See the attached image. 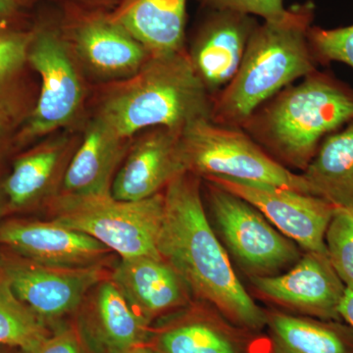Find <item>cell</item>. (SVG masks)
Segmentation results:
<instances>
[{
	"mask_svg": "<svg viewBox=\"0 0 353 353\" xmlns=\"http://www.w3.org/2000/svg\"><path fill=\"white\" fill-rule=\"evenodd\" d=\"M73 322L94 353H123L143 347L152 327L137 314L110 277L90 290Z\"/></svg>",
	"mask_w": 353,
	"mask_h": 353,
	"instance_id": "cell-19",
	"label": "cell"
},
{
	"mask_svg": "<svg viewBox=\"0 0 353 353\" xmlns=\"http://www.w3.org/2000/svg\"><path fill=\"white\" fill-rule=\"evenodd\" d=\"M325 243L334 271L347 290H353V211L336 208Z\"/></svg>",
	"mask_w": 353,
	"mask_h": 353,
	"instance_id": "cell-25",
	"label": "cell"
},
{
	"mask_svg": "<svg viewBox=\"0 0 353 353\" xmlns=\"http://www.w3.org/2000/svg\"><path fill=\"white\" fill-rule=\"evenodd\" d=\"M132 139L121 136L108 121L95 113L81 134L61 194H111L114 179L126 157Z\"/></svg>",
	"mask_w": 353,
	"mask_h": 353,
	"instance_id": "cell-20",
	"label": "cell"
},
{
	"mask_svg": "<svg viewBox=\"0 0 353 353\" xmlns=\"http://www.w3.org/2000/svg\"><path fill=\"white\" fill-rule=\"evenodd\" d=\"M32 353H94L75 323L59 326Z\"/></svg>",
	"mask_w": 353,
	"mask_h": 353,
	"instance_id": "cell-29",
	"label": "cell"
},
{
	"mask_svg": "<svg viewBox=\"0 0 353 353\" xmlns=\"http://www.w3.org/2000/svg\"><path fill=\"white\" fill-rule=\"evenodd\" d=\"M314 13V4L306 2L288 8L281 19L256 26L236 76L212 99L211 122L241 129L276 94L316 72L308 39Z\"/></svg>",
	"mask_w": 353,
	"mask_h": 353,
	"instance_id": "cell-2",
	"label": "cell"
},
{
	"mask_svg": "<svg viewBox=\"0 0 353 353\" xmlns=\"http://www.w3.org/2000/svg\"><path fill=\"white\" fill-rule=\"evenodd\" d=\"M48 219L87 234L118 257L160 256L158 236L164 216V194L138 201L112 194H61L48 208Z\"/></svg>",
	"mask_w": 353,
	"mask_h": 353,
	"instance_id": "cell-5",
	"label": "cell"
},
{
	"mask_svg": "<svg viewBox=\"0 0 353 353\" xmlns=\"http://www.w3.org/2000/svg\"><path fill=\"white\" fill-rule=\"evenodd\" d=\"M182 132L154 127L136 134L114 179L112 196L127 201L150 199L163 192L172 181L188 172Z\"/></svg>",
	"mask_w": 353,
	"mask_h": 353,
	"instance_id": "cell-15",
	"label": "cell"
},
{
	"mask_svg": "<svg viewBox=\"0 0 353 353\" xmlns=\"http://www.w3.org/2000/svg\"><path fill=\"white\" fill-rule=\"evenodd\" d=\"M0 246L38 263L67 268L112 265L117 259L99 241L51 219L2 221Z\"/></svg>",
	"mask_w": 353,
	"mask_h": 353,
	"instance_id": "cell-14",
	"label": "cell"
},
{
	"mask_svg": "<svg viewBox=\"0 0 353 353\" xmlns=\"http://www.w3.org/2000/svg\"><path fill=\"white\" fill-rule=\"evenodd\" d=\"M50 334V327L18 299L0 274V345L32 353Z\"/></svg>",
	"mask_w": 353,
	"mask_h": 353,
	"instance_id": "cell-24",
	"label": "cell"
},
{
	"mask_svg": "<svg viewBox=\"0 0 353 353\" xmlns=\"http://www.w3.org/2000/svg\"><path fill=\"white\" fill-rule=\"evenodd\" d=\"M204 183V206L211 226L246 277L278 275L301 259V248L278 231L259 209L214 183Z\"/></svg>",
	"mask_w": 353,
	"mask_h": 353,
	"instance_id": "cell-8",
	"label": "cell"
},
{
	"mask_svg": "<svg viewBox=\"0 0 353 353\" xmlns=\"http://www.w3.org/2000/svg\"><path fill=\"white\" fill-rule=\"evenodd\" d=\"M28 64L41 77V90L36 106L16 136L19 145L72 126L82 112L85 97L83 71L62 26L43 23L32 29Z\"/></svg>",
	"mask_w": 353,
	"mask_h": 353,
	"instance_id": "cell-6",
	"label": "cell"
},
{
	"mask_svg": "<svg viewBox=\"0 0 353 353\" xmlns=\"http://www.w3.org/2000/svg\"><path fill=\"white\" fill-rule=\"evenodd\" d=\"M210 10H230L259 16L264 21L279 20L284 17L288 8L284 0H202Z\"/></svg>",
	"mask_w": 353,
	"mask_h": 353,
	"instance_id": "cell-28",
	"label": "cell"
},
{
	"mask_svg": "<svg viewBox=\"0 0 353 353\" xmlns=\"http://www.w3.org/2000/svg\"><path fill=\"white\" fill-rule=\"evenodd\" d=\"M257 25L248 14L210 10L199 26L187 51L211 99L236 76Z\"/></svg>",
	"mask_w": 353,
	"mask_h": 353,
	"instance_id": "cell-17",
	"label": "cell"
},
{
	"mask_svg": "<svg viewBox=\"0 0 353 353\" xmlns=\"http://www.w3.org/2000/svg\"><path fill=\"white\" fill-rule=\"evenodd\" d=\"M339 312L341 320L353 328V290H345Z\"/></svg>",
	"mask_w": 353,
	"mask_h": 353,
	"instance_id": "cell-32",
	"label": "cell"
},
{
	"mask_svg": "<svg viewBox=\"0 0 353 353\" xmlns=\"http://www.w3.org/2000/svg\"><path fill=\"white\" fill-rule=\"evenodd\" d=\"M182 148L188 172L201 180L226 176L312 194L301 174L279 163L241 129L196 120L183 128Z\"/></svg>",
	"mask_w": 353,
	"mask_h": 353,
	"instance_id": "cell-7",
	"label": "cell"
},
{
	"mask_svg": "<svg viewBox=\"0 0 353 353\" xmlns=\"http://www.w3.org/2000/svg\"><path fill=\"white\" fill-rule=\"evenodd\" d=\"M83 73L114 83L131 78L152 54L138 39L102 11H81L62 26Z\"/></svg>",
	"mask_w": 353,
	"mask_h": 353,
	"instance_id": "cell-11",
	"label": "cell"
},
{
	"mask_svg": "<svg viewBox=\"0 0 353 353\" xmlns=\"http://www.w3.org/2000/svg\"><path fill=\"white\" fill-rule=\"evenodd\" d=\"M352 121V90L316 71L267 101L241 129L285 168L303 172L324 137Z\"/></svg>",
	"mask_w": 353,
	"mask_h": 353,
	"instance_id": "cell-3",
	"label": "cell"
},
{
	"mask_svg": "<svg viewBox=\"0 0 353 353\" xmlns=\"http://www.w3.org/2000/svg\"><path fill=\"white\" fill-rule=\"evenodd\" d=\"M248 281L260 299L279 309L327 321H343L339 309L347 288L328 255L303 252L289 270Z\"/></svg>",
	"mask_w": 353,
	"mask_h": 353,
	"instance_id": "cell-13",
	"label": "cell"
},
{
	"mask_svg": "<svg viewBox=\"0 0 353 353\" xmlns=\"http://www.w3.org/2000/svg\"><path fill=\"white\" fill-rule=\"evenodd\" d=\"M2 183H3V180H1V178H0V223L2 222L4 216L8 213L6 194H4L3 185H2Z\"/></svg>",
	"mask_w": 353,
	"mask_h": 353,
	"instance_id": "cell-33",
	"label": "cell"
},
{
	"mask_svg": "<svg viewBox=\"0 0 353 353\" xmlns=\"http://www.w3.org/2000/svg\"><path fill=\"white\" fill-rule=\"evenodd\" d=\"M145 345L152 353L272 352L267 333L239 326L199 299L152 325Z\"/></svg>",
	"mask_w": 353,
	"mask_h": 353,
	"instance_id": "cell-10",
	"label": "cell"
},
{
	"mask_svg": "<svg viewBox=\"0 0 353 353\" xmlns=\"http://www.w3.org/2000/svg\"><path fill=\"white\" fill-rule=\"evenodd\" d=\"M19 7L17 0H0V29L6 28L18 12Z\"/></svg>",
	"mask_w": 353,
	"mask_h": 353,
	"instance_id": "cell-31",
	"label": "cell"
},
{
	"mask_svg": "<svg viewBox=\"0 0 353 353\" xmlns=\"http://www.w3.org/2000/svg\"><path fill=\"white\" fill-rule=\"evenodd\" d=\"M212 99L187 50L152 57L131 78L111 83L97 112L121 136L132 139L154 127L183 130L210 119Z\"/></svg>",
	"mask_w": 353,
	"mask_h": 353,
	"instance_id": "cell-4",
	"label": "cell"
},
{
	"mask_svg": "<svg viewBox=\"0 0 353 353\" xmlns=\"http://www.w3.org/2000/svg\"><path fill=\"white\" fill-rule=\"evenodd\" d=\"M308 39L317 61H339L353 67V25L333 30L311 26Z\"/></svg>",
	"mask_w": 353,
	"mask_h": 353,
	"instance_id": "cell-27",
	"label": "cell"
},
{
	"mask_svg": "<svg viewBox=\"0 0 353 353\" xmlns=\"http://www.w3.org/2000/svg\"><path fill=\"white\" fill-rule=\"evenodd\" d=\"M203 181L250 202L303 252L328 255L325 234L336 210L330 202L312 194L226 176H208Z\"/></svg>",
	"mask_w": 353,
	"mask_h": 353,
	"instance_id": "cell-12",
	"label": "cell"
},
{
	"mask_svg": "<svg viewBox=\"0 0 353 353\" xmlns=\"http://www.w3.org/2000/svg\"><path fill=\"white\" fill-rule=\"evenodd\" d=\"M201 181L185 172L165 189L158 253L185 280L194 299L214 306L239 326L264 331V309L243 287L211 226Z\"/></svg>",
	"mask_w": 353,
	"mask_h": 353,
	"instance_id": "cell-1",
	"label": "cell"
},
{
	"mask_svg": "<svg viewBox=\"0 0 353 353\" xmlns=\"http://www.w3.org/2000/svg\"><path fill=\"white\" fill-rule=\"evenodd\" d=\"M110 279L148 325L189 305L194 297L178 272L161 256L118 259Z\"/></svg>",
	"mask_w": 353,
	"mask_h": 353,
	"instance_id": "cell-18",
	"label": "cell"
},
{
	"mask_svg": "<svg viewBox=\"0 0 353 353\" xmlns=\"http://www.w3.org/2000/svg\"><path fill=\"white\" fill-rule=\"evenodd\" d=\"M13 108L0 106V158L6 153L13 134Z\"/></svg>",
	"mask_w": 353,
	"mask_h": 353,
	"instance_id": "cell-30",
	"label": "cell"
},
{
	"mask_svg": "<svg viewBox=\"0 0 353 353\" xmlns=\"http://www.w3.org/2000/svg\"><path fill=\"white\" fill-rule=\"evenodd\" d=\"M31 31L0 29V106L12 105L11 92L28 64Z\"/></svg>",
	"mask_w": 353,
	"mask_h": 353,
	"instance_id": "cell-26",
	"label": "cell"
},
{
	"mask_svg": "<svg viewBox=\"0 0 353 353\" xmlns=\"http://www.w3.org/2000/svg\"><path fill=\"white\" fill-rule=\"evenodd\" d=\"M17 1L20 6H29V4L32 3V2L36 1V0H17Z\"/></svg>",
	"mask_w": 353,
	"mask_h": 353,
	"instance_id": "cell-35",
	"label": "cell"
},
{
	"mask_svg": "<svg viewBox=\"0 0 353 353\" xmlns=\"http://www.w3.org/2000/svg\"><path fill=\"white\" fill-rule=\"evenodd\" d=\"M109 14L152 57L185 48L187 0H118Z\"/></svg>",
	"mask_w": 353,
	"mask_h": 353,
	"instance_id": "cell-21",
	"label": "cell"
},
{
	"mask_svg": "<svg viewBox=\"0 0 353 353\" xmlns=\"http://www.w3.org/2000/svg\"><path fill=\"white\" fill-rule=\"evenodd\" d=\"M264 310L271 353H353V328L345 322Z\"/></svg>",
	"mask_w": 353,
	"mask_h": 353,
	"instance_id": "cell-22",
	"label": "cell"
},
{
	"mask_svg": "<svg viewBox=\"0 0 353 353\" xmlns=\"http://www.w3.org/2000/svg\"><path fill=\"white\" fill-rule=\"evenodd\" d=\"M123 353H152L148 350L145 345H143V347H136L134 350H129V352H123Z\"/></svg>",
	"mask_w": 353,
	"mask_h": 353,
	"instance_id": "cell-34",
	"label": "cell"
},
{
	"mask_svg": "<svg viewBox=\"0 0 353 353\" xmlns=\"http://www.w3.org/2000/svg\"><path fill=\"white\" fill-rule=\"evenodd\" d=\"M80 139L69 132L52 134L16 158L2 183L8 213L46 209L60 196Z\"/></svg>",
	"mask_w": 353,
	"mask_h": 353,
	"instance_id": "cell-16",
	"label": "cell"
},
{
	"mask_svg": "<svg viewBox=\"0 0 353 353\" xmlns=\"http://www.w3.org/2000/svg\"><path fill=\"white\" fill-rule=\"evenodd\" d=\"M112 265L67 268L0 252V274L18 299L48 327L74 317L90 290L110 277Z\"/></svg>",
	"mask_w": 353,
	"mask_h": 353,
	"instance_id": "cell-9",
	"label": "cell"
},
{
	"mask_svg": "<svg viewBox=\"0 0 353 353\" xmlns=\"http://www.w3.org/2000/svg\"><path fill=\"white\" fill-rule=\"evenodd\" d=\"M301 176L313 196L353 211V121L322 141Z\"/></svg>",
	"mask_w": 353,
	"mask_h": 353,
	"instance_id": "cell-23",
	"label": "cell"
}]
</instances>
